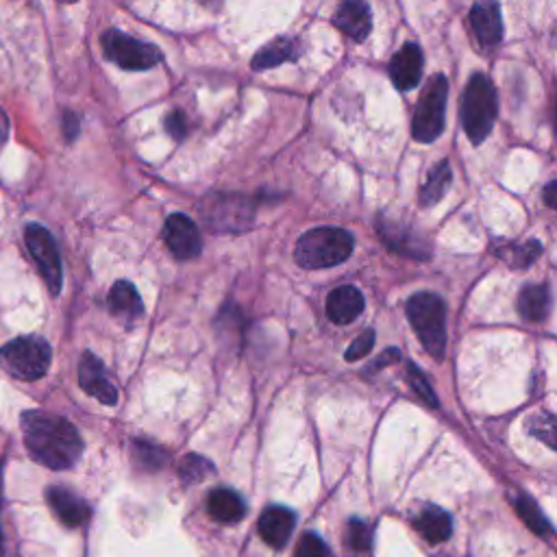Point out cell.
<instances>
[{"instance_id":"cell-8","label":"cell","mask_w":557,"mask_h":557,"mask_svg":"<svg viewBox=\"0 0 557 557\" xmlns=\"http://www.w3.org/2000/svg\"><path fill=\"white\" fill-rule=\"evenodd\" d=\"M24 242H27V249L37 270H40L42 279L46 281L48 290L53 294H59L61 283H64V270H61L59 249L51 231L42 225H29L24 229Z\"/></svg>"},{"instance_id":"cell-20","label":"cell","mask_w":557,"mask_h":557,"mask_svg":"<svg viewBox=\"0 0 557 557\" xmlns=\"http://www.w3.org/2000/svg\"><path fill=\"white\" fill-rule=\"evenodd\" d=\"M296 55H299V44H296V40H292V37H277V40H272L266 46L259 48L251 61V66L257 72L270 70L281 64H288V61H294Z\"/></svg>"},{"instance_id":"cell-27","label":"cell","mask_w":557,"mask_h":557,"mask_svg":"<svg viewBox=\"0 0 557 557\" xmlns=\"http://www.w3.org/2000/svg\"><path fill=\"white\" fill-rule=\"evenodd\" d=\"M346 547L355 553H364L370 547V529L366 523L362 521H351L349 527H346Z\"/></svg>"},{"instance_id":"cell-16","label":"cell","mask_w":557,"mask_h":557,"mask_svg":"<svg viewBox=\"0 0 557 557\" xmlns=\"http://www.w3.org/2000/svg\"><path fill=\"white\" fill-rule=\"evenodd\" d=\"M364 296L353 286H340L329 294L327 299V316L331 323L349 325L364 312Z\"/></svg>"},{"instance_id":"cell-24","label":"cell","mask_w":557,"mask_h":557,"mask_svg":"<svg viewBox=\"0 0 557 557\" xmlns=\"http://www.w3.org/2000/svg\"><path fill=\"white\" fill-rule=\"evenodd\" d=\"M516 510H518V516H521V521L534 531V534L538 536H549L551 534V523L544 518V514L540 512V507L531 501L529 497H525V494H521V497L516 499Z\"/></svg>"},{"instance_id":"cell-7","label":"cell","mask_w":557,"mask_h":557,"mask_svg":"<svg viewBox=\"0 0 557 557\" xmlns=\"http://www.w3.org/2000/svg\"><path fill=\"white\" fill-rule=\"evenodd\" d=\"M103 51L109 61H114L122 70H151L162 61V51L157 46L146 44L135 37L111 29L103 35Z\"/></svg>"},{"instance_id":"cell-10","label":"cell","mask_w":557,"mask_h":557,"mask_svg":"<svg viewBox=\"0 0 557 557\" xmlns=\"http://www.w3.org/2000/svg\"><path fill=\"white\" fill-rule=\"evenodd\" d=\"M164 240L168 251L177 259H181V262L198 257V253L203 249L201 231H198V227L194 225V220L185 214H172L166 220Z\"/></svg>"},{"instance_id":"cell-26","label":"cell","mask_w":557,"mask_h":557,"mask_svg":"<svg viewBox=\"0 0 557 557\" xmlns=\"http://www.w3.org/2000/svg\"><path fill=\"white\" fill-rule=\"evenodd\" d=\"M179 475L185 484H198V481L214 475V464L201 455H185L179 464Z\"/></svg>"},{"instance_id":"cell-23","label":"cell","mask_w":557,"mask_h":557,"mask_svg":"<svg viewBox=\"0 0 557 557\" xmlns=\"http://www.w3.org/2000/svg\"><path fill=\"white\" fill-rule=\"evenodd\" d=\"M551 294L544 286H527L518 294V314L529 323H542L549 316Z\"/></svg>"},{"instance_id":"cell-38","label":"cell","mask_w":557,"mask_h":557,"mask_svg":"<svg viewBox=\"0 0 557 557\" xmlns=\"http://www.w3.org/2000/svg\"><path fill=\"white\" fill-rule=\"evenodd\" d=\"M59 3H77V0H59Z\"/></svg>"},{"instance_id":"cell-25","label":"cell","mask_w":557,"mask_h":557,"mask_svg":"<svg viewBox=\"0 0 557 557\" xmlns=\"http://www.w3.org/2000/svg\"><path fill=\"white\" fill-rule=\"evenodd\" d=\"M133 460L138 462V466L144 470H159L166 466L168 455L162 447H157V444L135 440L133 442Z\"/></svg>"},{"instance_id":"cell-13","label":"cell","mask_w":557,"mask_h":557,"mask_svg":"<svg viewBox=\"0 0 557 557\" xmlns=\"http://www.w3.org/2000/svg\"><path fill=\"white\" fill-rule=\"evenodd\" d=\"M423 51L418 44H405L390 61V79L396 90L412 92L423 77Z\"/></svg>"},{"instance_id":"cell-37","label":"cell","mask_w":557,"mask_h":557,"mask_svg":"<svg viewBox=\"0 0 557 557\" xmlns=\"http://www.w3.org/2000/svg\"><path fill=\"white\" fill-rule=\"evenodd\" d=\"M201 3H203L205 7H212V9H216V7L222 3V0H201Z\"/></svg>"},{"instance_id":"cell-39","label":"cell","mask_w":557,"mask_h":557,"mask_svg":"<svg viewBox=\"0 0 557 557\" xmlns=\"http://www.w3.org/2000/svg\"><path fill=\"white\" fill-rule=\"evenodd\" d=\"M0 549H3V534H0Z\"/></svg>"},{"instance_id":"cell-19","label":"cell","mask_w":557,"mask_h":557,"mask_svg":"<svg viewBox=\"0 0 557 557\" xmlns=\"http://www.w3.org/2000/svg\"><path fill=\"white\" fill-rule=\"evenodd\" d=\"M414 527L427 542L442 544L451 538L453 521H451V516L442 510V507L427 505L414 518Z\"/></svg>"},{"instance_id":"cell-31","label":"cell","mask_w":557,"mask_h":557,"mask_svg":"<svg viewBox=\"0 0 557 557\" xmlns=\"http://www.w3.org/2000/svg\"><path fill=\"white\" fill-rule=\"evenodd\" d=\"M542 253V244L540 242H536V240H531V242H527V244H523V246H516L514 249V255H516V259H514V266L516 268H525V266H529L531 262H534V259L538 257Z\"/></svg>"},{"instance_id":"cell-12","label":"cell","mask_w":557,"mask_h":557,"mask_svg":"<svg viewBox=\"0 0 557 557\" xmlns=\"http://www.w3.org/2000/svg\"><path fill=\"white\" fill-rule=\"evenodd\" d=\"M79 386L94 396L96 401L103 405H116L118 403V390L114 383L109 381L107 370L103 362L94 357L92 353H85L79 364Z\"/></svg>"},{"instance_id":"cell-34","label":"cell","mask_w":557,"mask_h":557,"mask_svg":"<svg viewBox=\"0 0 557 557\" xmlns=\"http://www.w3.org/2000/svg\"><path fill=\"white\" fill-rule=\"evenodd\" d=\"M79 131H81V125H79L77 114H72V111H66V114H64V135H66V140L72 142L79 135Z\"/></svg>"},{"instance_id":"cell-14","label":"cell","mask_w":557,"mask_h":557,"mask_svg":"<svg viewBox=\"0 0 557 557\" xmlns=\"http://www.w3.org/2000/svg\"><path fill=\"white\" fill-rule=\"evenodd\" d=\"M333 27L342 31L353 42H364L373 31V14L366 0H342Z\"/></svg>"},{"instance_id":"cell-22","label":"cell","mask_w":557,"mask_h":557,"mask_svg":"<svg viewBox=\"0 0 557 557\" xmlns=\"http://www.w3.org/2000/svg\"><path fill=\"white\" fill-rule=\"evenodd\" d=\"M451 181H453L451 166H449L447 159H442V162H438L436 166L429 170L423 188H420V205L431 207V205L440 203L444 194L449 192Z\"/></svg>"},{"instance_id":"cell-6","label":"cell","mask_w":557,"mask_h":557,"mask_svg":"<svg viewBox=\"0 0 557 557\" xmlns=\"http://www.w3.org/2000/svg\"><path fill=\"white\" fill-rule=\"evenodd\" d=\"M53 351L44 338L24 336L11 340L0 351V362L11 375L22 381L42 379L51 368Z\"/></svg>"},{"instance_id":"cell-17","label":"cell","mask_w":557,"mask_h":557,"mask_svg":"<svg viewBox=\"0 0 557 557\" xmlns=\"http://www.w3.org/2000/svg\"><path fill=\"white\" fill-rule=\"evenodd\" d=\"M48 505L66 527H81L90 518V505L66 488L48 490Z\"/></svg>"},{"instance_id":"cell-33","label":"cell","mask_w":557,"mask_h":557,"mask_svg":"<svg viewBox=\"0 0 557 557\" xmlns=\"http://www.w3.org/2000/svg\"><path fill=\"white\" fill-rule=\"evenodd\" d=\"M166 131L172 135L175 140H183L188 135V118H185L183 111H170L166 118Z\"/></svg>"},{"instance_id":"cell-18","label":"cell","mask_w":557,"mask_h":557,"mask_svg":"<svg viewBox=\"0 0 557 557\" xmlns=\"http://www.w3.org/2000/svg\"><path fill=\"white\" fill-rule=\"evenodd\" d=\"M207 512L214 521L222 525H233L242 521V516L246 514V503L235 490L216 488L207 497Z\"/></svg>"},{"instance_id":"cell-21","label":"cell","mask_w":557,"mask_h":557,"mask_svg":"<svg viewBox=\"0 0 557 557\" xmlns=\"http://www.w3.org/2000/svg\"><path fill=\"white\" fill-rule=\"evenodd\" d=\"M109 307H111V312H114L118 318L127 320V323H133V320L140 318L144 312L140 294L129 281H118L116 286L111 288Z\"/></svg>"},{"instance_id":"cell-3","label":"cell","mask_w":557,"mask_h":557,"mask_svg":"<svg viewBox=\"0 0 557 557\" xmlns=\"http://www.w3.org/2000/svg\"><path fill=\"white\" fill-rule=\"evenodd\" d=\"M497 111H499L497 92H494L492 81L481 72L473 74L466 83L460 114H462L464 133L475 146L484 144V140H488V135L492 133L494 127V120H497Z\"/></svg>"},{"instance_id":"cell-28","label":"cell","mask_w":557,"mask_h":557,"mask_svg":"<svg viewBox=\"0 0 557 557\" xmlns=\"http://www.w3.org/2000/svg\"><path fill=\"white\" fill-rule=\"evenodd\" d=\"M296 557H331L325 540L316 534H305L296 549Z\"/></svg>"},{"instance_id":"cell-9","label":"cell","mask_w":557,"mask_h":557,"mask_svg":"<svg viewBox=\"0 0 557 557\" xmlns=\"http://www.w3.org/2000/svg\"><path fill=\"white\" fill-rule=\"evenodd\" d=\"M203 218L207 225L218 231H242L249 229L253 220V205L249 198L238 194H212L205 198Z\"/></svg>"},{"instance_id":"cell-36","label":"cell","mask_w":557,"mask_h":557,"mask_svg":"<svg viewBox=\"0 0 557 557\" xmlns=\"http://www.w3.org/2000/svg\"><path fill=\"white\" fill-rule=\"evenodd\" d=\"M555 188H557L555 181H551L547 188H544V203H547L549 207H555Z\"/></svg>"},{"instance_id":"cell-1","label":"cell","mask_w":557,"mask_h":557,"mask_svg":"<svg viewBox=\"0 0 557 557\" xmlns=\"http://www.w3.org/2000/svg\"><path fill=\"white\" fill-rule=\"evenodd\" d=\"M20 423L24 444L37 464L53 470H66L81 457L83 440L66 418L44 412H27L22 414Z\"/></svg>"},{"instance_id":"cell-29","label":"cell","mask_w":557,"mask_h":557,"mask_svg":"<svg viewBox=\"0 0 557 557\" xmlns=\"http://www.w3.org/2000/svg\"><path fill=\"white\" fill-rule=\"evenodd\" d=\"M531 433L536 438L547 442V447H555V418L551 414H540L534 420H531Z\"/></svg>"},{"instance_id":"cell-4","label":"cell","mask_w":557,"mask_h":557,"mask_svg":"<svg viewBox=\"0 0 557 557\" xmlns=\"http://www.w3.org/2000/svg\"><path fill=\"white\" fill-rule=\"evenodd\" d=\"M407 318H410L412 329L423 342L425 351L440 360L444 346H447V307L440 296L431 292L414 294L407 301Z\"/></svg>"},{"instance_id":"cell-5","label":"cell","mask_w":557,"mask_h":557,"mask_svg":"<svg viewBox=\"0 0 557 557\" xmlns=\"http://www.w3.org/2000/svg\"><path fill=\"white\" fill-rule=\"evenodd\" d=\"M447 98L449 81L444 74H436L427 81L420 92L418 107L412 118V135L416 142L431 144L438 140L444 131V118H447Z\"/></svg>"},{"instance_id":"cell-2","label":"cell","mask_w":557,"mask_h":557,"mask_svg":"<svg viewBox=\"0 0 557 557\" xmlns=\"http://www.w3.org/2000/svg\"><path fill=\"white\" fill-rule=\"evenodd\" d=\"M353 253V235L340 227H318L301 235L296 242L294 259L307 270L340 266Z\"/></svg>"},{"instance_id":"cell-11","label":"cell","mask_w":557,"mask_h":557,"mask_svg":"<svg viewBox=\"0 0 557 557\" xmlns=\"http://www.w3.org/2000/svg\"><path fill=\"white\" fill-rule=\"evenodd\" d=\"M468 20L481 46L492 48L501 44L505 31H503V18H501V5L497 0H477V3L470 7Z\"/></svg>"},{"instance_id":"cell-15","label":"cell","mask_w":557,"mask_h":557,"mask_svg":"<svg viewBox=\"0 0 557 557\" xmlns=\"http://www.w3.org/2000/svg\"><path fill=\"white\" fill-rule=\"evenodd\" d=\"M296 525V514L283 505H272L259 518V536L272 549L286 547Z\"/></svg>"},{"instance_id":"cell-35","label":"cell","mask_w":557,"mask_h":557,"mask_svg":"<svg viewBox=\"0 0 557 557\" xmlns=\"http://www.w3.org/2000/svg\"><path fill=\"white\" fill-rule=\"evenodd\" d=\"M9 140V120L5 116V111L0 109V151H3V146Z\"/></svg>"},{"instance_id":"cell-30","label":"cell","mask_w":557,"mask_h":557,"mask_svg":"<svg viewBox=\"0 0 557 557\" xmlns=\"http://www.w3.org/2000/svg\"><path fill=\"white\" fill-rule=\"evenodd\" d=\"M373 344H375V331H364L360 338H357L349 349H346L344 353V360L346 362H357V360H362V357H366L370 351H373Z\"/></svg>"},{"instance_id":"cell-32","label":"cell","mask_w":557,"mask_h":557,"mask_svg":"<svg viewBox=\"0 0 557 557\" xmlns=\"http://www.w3.org/2000/svg\"><path fill=\"white\" fill-rule=\"evenodd\" d=\"M410 383L414 386L416 394L423 396V399L429 403V405H438V399H436V394H433L431 386L427 383L425 375L420 373V370L416 366H410Z\"/></svg>"}]
</instances>
